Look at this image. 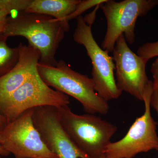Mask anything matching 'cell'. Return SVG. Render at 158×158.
<instances>
[{
  "label": "cell",
  "instance_id": "obj_1",
  "mask_svg": "<svg viewBox=\"0 0 158 158\" xmlns=\"http://www.w3.org/2000/svg\"><path fill=\"white\" fill-rule=\"evenodd\" d=\"M70 29L69 23L44 15L21 11L14 17H8L3 33L7 38L21 36L29 44L39 51L40 62L55 65L56 55L65 33Z\"/></svg>",
  "mask_w": 158,
  "mask_h": 158
},
{
  "label": "cell",
  "instance_id": "obj_2",
  "mask_svg": "<svg viewBox=\"0 0 158 158\" xmlns=\"http://www.w3.org/2000/svg\"><path fill=\"white\" fill-rule=\"evenodd\" d=\"M37 70L47 85L75 98L86 113L106 115L109 112V103L96 93L92 78L72 69L64 60L55 65L39 62Z\"/></svg>",
  "mask_w": 158,
  "mask_h": 158
},
{
  "label": "cell",
  "instance_id": "obj_3",
  "mask_svg": "<svg viewBox=\"0 0 158 158\" xmlns=\"http://www.w3.org/2000/svg\"><path fill=\"white\" fill-rule=\"evenodd\" d=\"M57 108L62 127L73 144L89 158H100L117 127L94 114H77L68 106Z\"/></svg>",
  "mask_w": 158,
  "mask_h": 158
},
{
  "label": "cell",
  "instance_id": "obj_4",
  "mask_svg": "<svg viewBox=\"0 0 158 158\" xmlns=\"http://www.w3.org/2000/svg\"><path fill=\"white\" fill-rule=\"evenodd\" d=\"M93 23L88 21L81 15L76 18V27L73 40L84 46L92 65V80L97 94L108 102L119 98L122 92L118 89L114 77L115 65L109 53L99 46L91 30Z\"/></svg>",
  "mask_w": 158,
  "mask_h": 158
},
{
  "label": "cell",
  "instance_id": "obj_5",
  "mask_svg": "<svg viewBox=\"0 0 158 158\" xmlns=\"http://www.w3.org/2000/svg\"><path fill=\"white\" fill-rule=\"evenodd\" d=\"M158 6V0H106L99 6L107 21V30L102 48L113 52L116 40L122 34L127 42L135 40V31L138 18L144 16Z\"/></svg>",
  "mask_w": 158,
  "mask_h": 158
},
{
  "label": "cell",
  "instance_id": "obj_6",
  "mask_svg": "<svg viewBox=\"0 0 158 158\" xmlns=\"http://www.w3.org/2000/svg\"><path fill=\"white\" fill-rule=\"evenodd\" d=\"M69 103L68 95L52 89L37 72L0 102V113L8 124L30 109L44 106L59 108Z\"/></svg>",
  "mask_w": 158,
  "mask_h": 158
},
{
  "label": "cell",
  "instance_id": "obj_7",
  "mask_svg": "<svg viewBox=\"0 0 158 158\" xmlns=\"http://www.w3.org/2000/svg\"><path fill=\"white\" fill-rule=\"evenodd\" d=\"M153 90V82L151 81L143 97L144 113L136 118L123 138L108 144L104 152L106 158H134L140 153L157 150V123L151 113Z\"/></svg>",
  "mask_w": 158,
  "mask_h": 158
},
{
  "label": "cell",
  "instance_id": "obj_8",
  "mask_svg": "<svg viewBox=\"0 0 158 158\" xmlns=\"http://www.w3.org/2000/svg\"><path fill=\"white\" fill-rule=\"evenodd\" d=\"M33 109L24 112L0 132L2 144L15 158H58L47 147L33 121Z\"/></svg>",
  "mask_w": 158,
  "mask_h": 158
},
{
  "label": "cell",
  "instance_id": "obj_9",
  "mask_svg": "<svg viewBox=\"0 0 158 158\" xmlns=\"http://www.w3.org/2000/svg\"><path fill=\"white\" fill-rule=\"evenodd\" d=\"M113 55L118 89L143 101L144 91L151 81L146 73L148 60L130 48L123 34L116 40Z\"/></svg>",
  "mask_w": 158,
  "mask_h": 158
},
{
  "label": "cell",
  "instance_id": "obj_10",
  "mask_svg": "<svg viewBox=\"0 0 158 158\" xmlns=\"http://www.w3.org/2000/svg\"><path fill=\"white\" fill-rule=\"evenodd\" d=\"M32 118L44 143L58 158H89L76 147L65 132L58 108L50 106L34 108Z\"/></svg>",
  "mask_w": 158,
  "mask_h": 158
},
{
  "label": "cell",
  "instance_id": "obj_11",
  "mask_svg": "<svg viewBox=\"0 0 158 158\" xmlns=\"http://www.w3.org/2000/svg\"><path fill=\"white\" fill-rule=\"evenodd\" d=\"M18 46L19 58L17 64L8 73L0 77V102L37 72V64L40 59L39 51L22 43Z\"/></svg>",
  "mask_w": 158,
  "mask_h": 158
},
{
  "label": "cell",
  "instance_id": "obj_12",
  "mask_svg": "<svg viewBox=\"0 0 158 158\" xmlns=\"http://www.w3.org/2000/svg\"><path fill=\"white\" fill-rule=\"evenodd\" d=\"M81 0H29L23 12L44 15L60 21L65 19L75 11ZM67 22V21H66Z\"/></svg>",
  "mask_w": 158,
  "mask_h": 158
},
{
  "label": "cell",
  "instance_id": "obj_13",
  "mask_svg": "<svg viewBox=\"0 0 158 158\" xmlns=\"http://www.w3.org/2000/svg\"><path fill=\"white\" fill-rule=\"evenodd\" d=\"M7 38L3 33H0V77L14 68L19 58V47L11 48L9 47Z\"/></svg>",
  "mask_w": 158,
  "mask_h": 158
},
{
  "label": "cell",
  "instance_id": "obj_14",
  "mask_svg": "<svg viewBox=\"0 0 158 158\" xmlns=\"http://www.w3.org/2000/svg\"><path fill=\"white\" fill-rule=\"evenodd\" d=\"M106 1V0H81V2L78 5L75 11L72 14L66 17L65 21L69 23L71 20L76 19L85 11L94 6H99Z\"/></svg>",
  "mask_w": 158,
  "mask_h": 158
},
{
  "label": "cell",
  "instance_id": "obj_15",
  "mask_svg": "<svg viewBox=\"0 0 158 158\" xmlns=\"http://www.w3.org/2000/svg\"><path fill=\"white\" fill-rule=\"evenodd\" d=\"M29 0H0V9H4L10 14L13 11H24Z\"/></svg>",
  "mask_w": 158,
  "mask_h": 158
},
{
  "label": "cell",
  "instance_id": "obj_16",
  "mask_svg": "<svg viewBox=\"0 0 158 158\" xmlns=\"http://www.w3.org/2000/svg\"><path fill=\"white\" fill-rule=\"evenodd\" d=\"M138 56L149 60L158 56V41L148 42L139 47L137 51Z\"/></svg>",
  "mask_w": 158,
  "mask_h": 158
},
{
  "label": "cell",
  "instance_id": "obj_17",
  "mask_svg": "<svg viewBox=\"0 0 158 158\" xmlns=\"http://www.w3.org/2000/svg\"><path fill=\"white\" fill-rule=\"evenodd\" d=\"M150 70L153 78V88L156 91L158 95V59H156L153 62Z\"/></svg>",
  "mask_w": 158,
  "mask_h": 158
},
{
  "label": "cell",
  "instance_id": "obj_18",
  "mask_svg": "<svg viewBox=\"0 0 158 158\" xmlns=\"http://www.w3.org/2000/svg\"><path fill=\"white\" fill-rule=\"evenodd\" d=\"M9 13L8 11L2 9H0V33H3L6 23L8 15Z\"/></svg>",
  "mask_w": 158,
  "mask_h": 158
},
{
  "label": "cell",
  "instance_id": "obj_19",
  "mask_svg": "<svg viewBox=\"0 0 158 158\" xmlns=\"http://www.w3.org/2000/svg\"><path fill=\"white\" fill-rule=\"evenodd\" d=\"M151 106L155 110L158 116V95L156 91L154 88L151 98ZM157 151H158V148Z\"/></svg>",
  "mask_w": 158,
  "mask_h": 158
},
{
  "label": "cell",
  "instance_id": "obj_20",
  "mask_svg": "<svg viewBox=\"0 0 158 158\" xmlns=\"http://www.w3.org/2000/svg\"><path fill=\"white\" fill-rule=\"evenodd\" d=\"M7 125L6 118L0 113V132L5 128Z\"/></svg>",
  "mask_w": 158,
  "mask_h": 158
},
{
  "label": "cell",
  "instance_id": "obj_21",
  "mask_svg": "<svg viewBox=\"0 0 158 158\" xmlns=\"http://www.w3.org/2000/svg\"><path fill=\"white\" fill-rule=\"evenodd\" d=\"M10 154L9 152L4 147L3 144L0 143V156H7Z\"/></svg>",
  "mask_w": 158,
  "mask_h": 158
},
{
  "label": "cell",
  "instance_id": "obj_22",
  "mask_svg": "<svg viewBox=\"0 0 158 158\" xmlns=\"http://www.w3.org/2000/svg\"><path fill=\"white\" fill-rule=\"evenodd\" d=\"M0 143H2V144L3 143V139L1 135H0Z\"/></svg>",
  "mask_w": 158,
  "mask_h": 158
},
{
  "label": "cell",
  "instance_id": "obj_23",
  "mask_svg": "<svg viewBox=\"0 0 158 158\" xmlns=\"http://www.w3.org/2000/svg\"><path fill=\"white\" fill-rule=\"evenodd\" d=\"M100 158H106V156H105L104 155V154H103V155H102V156H101V157H100Z\"/></svg>",
  "mask_w": 158,
  "mask_h": 158
},
{
  "label": "cell",
  "instance_id": "obj_24",
  "mask_svg": "<svg viewBox=\"0 0 158 158\" xmlns=\"http://www.w3.org/2000/svg\"><path fill=\"white\" fill-rule=\"evenodd\" d=\"M0 158H2V156H0Z\"/></svg>",
  "mask_w": 158,
  "mask_h": 158
}]
</instances>
